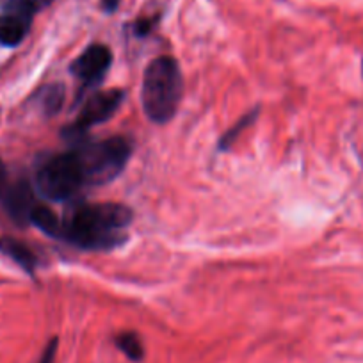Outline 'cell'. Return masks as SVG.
<instances>
[{
    "label": "cell",
    "instance_id": "obj_8",
    "mask_svg": "<svg viewBox=\"0 0 363 363\" xmlns=\"http://www.w3.org/2000/svg\"><path fill=\"white\" fill-rule=\"evenodd\" d=\"M4 203L8 208V214L15 219L18 225H26L30 223V214H33L34 207H36V200H34L33 187L27 180L16 182L15 186L8 187L4 194Z\"/></svg>",
    "mask_w": 363,
    "mask_h": 363
},
{
    "label": "cell",
    "instance_id": "obj_7",
    "mask_svg": "<svg viewBox=\"0 0 363 363\" xmlns=\"http://www.w3.org/2000/svg\"><path fill=\"white\" fill-rule=\"evenodd\" d=\"M33 20V11L23 4L22 0L9 2L8 11L0 16V45L16 47L27 36Z\"/></svg>",
    "mask_w": 363,
    "mask_h": 363
},
{
    "label": "cell",
    "instance_id": "obj_1",
    "mask_svg": "<svg viewBox=\"0 0 363 363\" xmlns=\"http://www.w3.org/2000/svg\"><path fill=\"white\" fill-rule=\"evenodd\" d=\"M132 211L120 203H80L62 221V237L82 250H113L127 240Z\"/></svg>",
    "mask_w": 363,
    "mask_h": 363
},
{
    "label": "cell",
    "instance_id": "obj_14",
    "mask_svg": "<svg viewBox=\"0 0 363 363\" xmlns=\"http://www.w3.org/2000/svg\"><path fill=\"white\" fill-rule=\"evenodd\" d=\"M57 345H59V340L54 337L50 342H48L47 347L43 349V352H41V356H40V362H38V363H55Z\"/></svg>",
    "mask_w": 363,
    "mask_h": 363
},
{
    "label": "cell",
    "instance_id": "obj_15",
    "mask_svg": "<svg viewBox=\"0 0 363 363\" xmlns=\"http://www.w3.org/2000/svg\"><path fill=\"white\" fill-rule=\"evenodd\" d=\"M22 2L30 9V11L36 13V11H40V9L48 8V6H50L54 0H22Z\"/></svg>",
    "mask_w": 363,
    "mask_h": 363
},
{
    "label": "cell",
    "instance_id": "obj_18",
    "mask_svg": "<svg viewBox=\"0 0 363 363\" xmlns=\"http://www.w3.org/2000/svg\"><path fill=\"white\" fill-rule=\"evenodd\" d=\"M362 77H363V59H362Z\"/></svg>",
    "mask_w": 363,
    "mask_h": 363
},
{
    "label": "cell",
    "instance_id": "obj_10",
    "mask_svg": "<svg viewBox=\"0 0 363 363\" xmlns=\"http://www.w3.org/2000/svg\"><path fill=\"white\" fill-rule=\"evenodd\" d=\"M30 223L36 225L47 235L55 237V239L62 237V221L54 214V211H50L45 205H36L34 207L33 214H30Z\"/></svg>",
    "mask_w": 363,
    "mask_h": 363
},
{
    "label": "cell",
    "instance_id": "obj_2",
    "mask_svg": "<svg viewBox=\"0 0 363 363\" xmlns=\"http://www.w3.org/2000/svg\"><path fill=\"white\" fill-rule=\"evenodd\" d=\"M180 66L169 55L150 61L143 75V109L153 123H167L177 114L182 100Z\"/></svg>",
    "mask_w": 363,
    "mask_h": 363
},
{
    "label": "cell",
    "instance_id": "obj_17",
    "mask_svg": "<svg viewBox=\"0 0 363 363\" xmlns=\"http://www.w3.org/2000/svg\"><path fill=\"white\" fill-rule=\"evenodd\" d=\"M118 4H120V0H102V8L107 13H113L118 8Z\"/></svg>",
    "mask_w": 363,
    "mask_h": 363
},
{
    "label": "cell",
    "instance_id": "obj_4",
    "mask_svg": "<svg viewBox=\"0 0 363 363\" xmlns=\"http://www.w3.org/2000/svg\"><path fill=\"white\" fill-rule=\"evenodd\" d=\"M36 184L40 193L48 200L62 201L75 196L86 182L73 150L45 160L38 169Z\"/></svg>",
    "mask_w": 363,
    "mask_h": 363
},
{
    "label": "cell",
    "instance_id": "obj_16",
    "mask_svg": "<svg viewBox=\"0 0 363 363\" xmlns=\"http://www.w3.org/2000/svg\"><path fill=\"white\" fill-rule=\"evenodd\" d=\"M6 191H8V171H6L4 162L0 160V198H4Z\"/></svg>",
    "mask_w": 363,
    "mask_h": 363
},
{
    "label": "cell",
    "instance_id": "obj_3",
    "mask_svg": "<svg viewBox=\"0 0 363 363\" xmlns=\"http://www.w3.org/2000/svg\"><path fill=\"white\" fill-rule=\"evenodd\" d=\"M86 184L100 186L114 180L127 166L132 155V143L128 139L109 138L99 143L84 141L73 148Z\"/></svg>",
    "mask_w": 363,
    "mask_h": 363
},
{
    "label": "cell",
    "instance_id": "obj_12",
    "mask_svg": "<svg viewBox=\"0 0 363 363\" xmlns=\"http://www.w3.org/2000/svg\"><path fill=\"white\" fill-rule=\"evenodd\" d=\"M65 86L62 84H52V86L45 87L41 93V104L47 114H55L65 104Z\"/></svg>",
    "mask_w": 363,
    "mask_h": 363
},
{
    "label": "cell",
    "instance_id": "obj_11",
    "mask_svg": "<svg viewBox=\"0 0 363 363\" xmlns=\"http://www.w3.org/2000/svg\"><path fill=\"white\" fill-rule=\"evenodd\" d=\"M114 344L130 362H143V358H145V345H143L141 337L134 331L118 333L114 337Z\"/></svg>",
    "mask_w": 363,
    "mask_h": 363
},
{
    "label": "cell",
    "instance_id": "obj_6",
    "mask_svg": "<svg viewBox=\"0 0 363 363\" xmlns=\"http://www.w3.org/2000/svg\"><path fill=\"white\" fill-rule=\"evenodd\" d=\"M113 62V54L106 45L95 43L87 47L79 57L73 61L72 73L84 84V86H93L99 80L104 79V75L109 69Z\"/></svg>",
    "mask_w": 363,
    "mask_h": 363
},
{
    "label": "cell",
    "instance_id": "obj_5",
    "mask_svg": "<svg viewBox=\"0 0 363 363\" xmlns=\"http://www.w3.org/2000/svg\"><path fill=\"white\" fill-rule=\"evenodd\" d=\"M125 100V93L121 89H104L96 91L95 95H91L82 106V111L77 116V120L66 128V138L69 141L80 145V143L87 141L86 134L93 125L104 123L114 116L120 106Z\"/></svg>",
    "mask_w": 363,
    "mask_h": 363
},
{
    "label": "cell",
    "instance_id": "obj_13",
    "mask_svg": "<svg viewBox=\"0 0 363 363\" xmlns=\"http://www.w3.org/2000/svg\"><path fill=\"white\" fill-rule=\"evenodd\" d=\"M257 114H258V111L255 109L253 113H250V114H246V116H242V120L239 121V123H235V127L233 128H230L228 132H226L225 135H223L221 138V141H219V148H228L230 145H232L233 141H237V139H239V135L242 134L244 130H246L247 127H250L251 123H253L255 121V118H257Z\"/></svg>",
    "mask_w": 363,
    "mask_h": 363
},
{
    "label": "cell",
    "instance_id": "obj_9",
    "mask_svg": "<svg viewBox=\"0 0 363 363\" xmlns=\"http://www.w3.org/2000/svg\"><path fill=\"white\" fill-rule=\"evenodd\" d=\"M0 251L4 255H8L11 260H15L16 264H18L20 267L26 269L27 272H34V269H36V255H34L26 244L13 239V237H2V239H0Z\"/></svg>",
    "mask_w": 363,
    "mask_h": 363
}]
</instances>
